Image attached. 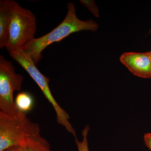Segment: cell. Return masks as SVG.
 Listing matches in <instances>:
<instances>
[{
  "instance_id": "6da1fadb",
  "label": "cell",
  "mask_w": 151,
  "mask_h": 151,
  "mask_svg": "<svg viewBox=\"0 0 151 151\" xmlns=\"http://www.w3.org/2000/svg\"><path fill=\"white\" fill-rule=\"evenodd\" d=\"M67 7V14L59 25L45 35L34 38L22 49L36 65L42 58V52L51 44L59 42L73 33L83 30L95 32L98 29L99 25L93 20L84 21L77 17L73 3H68Z\"/></svg>"
},
{
  "instance_id": "7a4b0ae2",
  "label": "cell",
  "mask_w": 151,
  "mask_h": 151,
  "mask_svg": "<svg viewBox=\"0 0 151 151\" xmlns=\"http://www.w3.org/2000/svg\"><path fill=\"white\" fill-rule=\"evenodd\" d=\"M40 134V127L22 113L13 116L0 111V151L19 147L23 141Z\"/></svg>"
},
{
  "instance_id": "3957f363",
  "label": "cell",
  "mask_w": 151,
  "mask_h": 151,
  "mask_svg": "<svg viewBox=\"0 0 151 151\" xmlns=\"http://www.w3.org/2000/svg\"><path fill=\"white\" fill-rule=\"evenodd\" d=\"M37 28L35 15L12 1V20L8 44L6 48L9 52L22 49L33 39Z\"/></svg>"
},
{
  "instance_id": "277c9868",
  "label": "cell",
  "mask_w": 151,
  "mask_h": 151,
  "mask_svg": "<svg viewBox=\"0 0 151 151\" xmlns=\"http://www.w3.org/2000/svg\"><path fill=\"white\" fill-rule=\"evenodd\" d=\"M11 57L27 71L31 77L40 87L45 96L48 100L56 114L57 122L60 125L65 127L68 132L76 137V132L69 122L70 116L68 113L58 105L52 96L49 84V78L42 74L33 62L30 56L22 49L9 52Z\"/></svg>"
},
{
  "instance_id": "5b68a950",
  "label": "cell",
  "mask_w": 151,
  "mask_h": 151,
  "mask_svg": "<svg viewBox=\"0 0 151 151\" xmlns=\"http://www.w3.org/2000/svg\"><path fill=\"white\" fill-rule=\"evenodd\" d=\"M24 78L22 75L17 73L12 62L0 56V111L18 116L22 112L17 108L14 93L20 91Z\"/></svg>"
},
{
  "instance_id": "8992f818",
  "label": "cell",
  "mask_w": 151,
  "mask_h": 151,
  "mask_svg": "<svg viewBox=\"0 0 151 151\" xmlns=\"http://www.w3.org/2000/svg\"><path fill=\"white\" fill-rule=\"evenodd\" d=\"M120 60L134 75L143 78H151V58L149 52H124Z\"/></svg>"
},
{
  "instance_id": "52a82bcc",
  "label": "cell",
  "mask_w": 151,
  "mask_h": 151,
  "mask_svg": "<svg viewBox=\"0 0 151 151\" xmlns=\"http://www.w3.org/2000/svg\"><path fill=\"white\" fill-rule=\"evenodd\" d=\"M12 0L0 1V48L6 47L12 20Z\"/></svg>"
},
{
  "instance_id": "ba28073f",
  "label": "cell",
  "mask_w": 151,
  "mask_h": 151,
  "mask_svg": "<svg viewBox=\"0 0 151 151\" xmlns=\"http://www.w3.org/2000/svg\"><path fill=\"white\" fill-rule=\"evenodd\" d=\"M19 147L22 151H52L49 143L40 134L25 139Z\"/></svg>"
},
{
  "instance_id": "9c48e42d",
  "label": "cell",
  "mask_w": 151,
  "mask_h": 151,
  "mask_svg": "<svg viewBox=\"0 0 151 151\" xmlns=\"http://www.w3.org/2000/svg\"><path fill=\"white\" fill-rule=\"evenodd\" d=\"M17 108L22 113L26 114L32 110L34 100L32 95L26 92H20L15 100Z\"/></svg>"
},
{
  "instance_id": "30bf717a",
  "label": "cell",
  "mask_w": 151,
  "mask_h": 151,
  "mask_svg": "<svg viewBox=\"0 0 151 151\" xmlns=\"http://www.w3.org/2000/svg\"><path fill=\"white\" fill-rule=\"evenodd\" d=\"M89 130V127L86 126L82 132L83 139L81 141L78 140L77 138H75V142L77 145L78 151H89L88 147L87 135Z\"/></svg>"
},
{
  "instance_id": "8fae6325",
  "label": "cell",
  "mask_w": 151,
  "mask_h": 151,
  "mask_svg": "<svg viewBox=\"0 0 151 151\" xmlns=\"http://www.w3.org/2000/svg\"><path fill=\"white\" fill-rule=\"evenodd\" d=\"M80 3L83 4L84 6L96 17H99V10L98 8L95 4V1L93 0H80Z\"/></svg>"
},
{
  "instance_id": "7c38bea8",
  "label": "cell",
  "mask_w": 151,
  "mask_h": 151,
  "mask_svg": "<svg viewBox=\"0 0 151 151\" xmlns=\"http://www.w3.org/2000/svg\"><path fill=\"white\" fill-rule=\"evenodd\" d=\"M144 141L147 147L151 151V133H146L144 135Z\"/></svg>"
},
{
  "instance_id": "4fadbf2b",
  "label": "cell",
  "mask_w": 151,
  "mask_h": 151,
  "mask_svg": "<svg viewBox=\"0 0 151 151\" xmlns=\"http://www.w3.org/2000/svg\"><path fill=\"white\" fill-rule=\"evenodd\" d=\"M6 151H22V150L20 147L19 146V147H15L9 149V150H7Z\"/></svg>"
},
{
  "instance_id": "5bb4252c",
  "label": "cell",
  "mask_w": 151,
  "mask_h": 151,
  "mask_svg": "<svg viewBox=\"0 0 151 151\" xmlns=\"http://www.w3.org/2000/svg\"><path fill=\"white\" fill-rule=\"evenodd\" d=\"M149 54H150V57L151 58V51L149 52Z\"/></svg>"
}]
</instances>
